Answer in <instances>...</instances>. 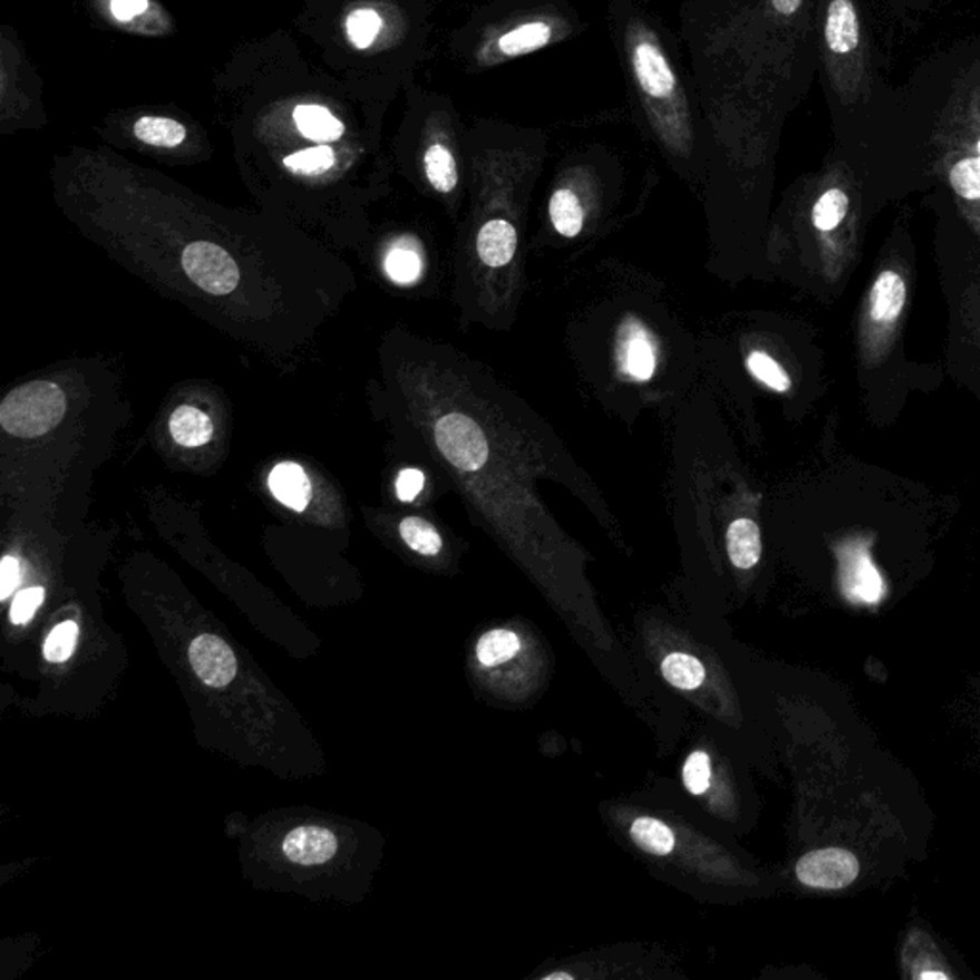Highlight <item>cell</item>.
<instances>
[{"instance_id": "1", "label": "cell", "mask_w": 980, "mask_h": 980, "mask_svg": "<svg viewBox=\"0 0 980 980\" xmlns=\"http://www.w3.org/2000/svg\"><path fill=\"white\" fill-rule=\"evenodd\" d=\"M819 0H678V37L705 111L784 125L816 66Z\"/></svg>"}, {"instance_id": "2", "label": "cell", "mask_w": 980, "mask_h": 980, "mask_svg": "<svg viewBox=\"0 0 980 980\" xmlns=\"http://www.w3.org/2000/svg\"><path fill=\"white\" fill-rule=\"evenodd\" d=\"M608 26L638 129L678 167L701 169L704 106L677 35L643 0H608Z\"/></svg>"}, {"instance_id": "3", "label": "cell", "mask_w": 980, "mask_h": 980, "mask_svg": "<svg viewBox=\"0 0 980 980\" xmlns=\"http://www.w3.org/2000/svg\"><path fill=\"white\" fill-rule=\"evenodd\" d=\"M584 28L575 0H487L454 29L448 48L466 74H488L567 45Z\"/></svg>"}, {"instance_id": "4", "label": "cell", "mask_w": 980, "mask_h": 980, "mask_svg": "<svg viewBox=\"0 0 980 980\" xmlns=\"http://www.w3.org/2000/svg\"><path fill=\"white\" fill-rule=\"evenodd\" d=\"M402 130L418 149L426 183L440 196L458 192L462 165L467 162V127L454 101L439 93L414 90Z\"/></svg>"}, {"instance_id": "5", "label": "cell", "mask_w": 980, "mask_h": 980, "mask_svg": "<svg viewBox=\"0 0 980 980\" xmlns=\"http://www.w3.org/2000/svg\"><path fill=\"white\" fill-rule=\"evenodd\" d=\"M66 395L52 381H31L16 387L0 402V426L20 439H35L60 426L66 416Z\"/></svg>"}, {"instance_id": "6", "label": "cell", "mask_w": 980, "mask_h": 980, "mask_svg": "<svg viewBox=\"0 0 980 980\" xmlns=\"http://www.w3.org/2000/svg\"><path fill=\"white\" fill-rule=\"evenodd\" d=\"M435 440L454 467L475 472L488 460V443L485 433L466 414L443 416L435 426Z\"/></svg>"}, {"instance_id": "7", "label": "cell", "mask_w": 980, "mask_h": 980, "mask_svg": "<svg viewBox=\"0 0 980 980\" xmlns=\"http://www.w3.org/2000/svg\"><path fill=\"white\" fill-rule=\"evenodd\" d=\"M184 272L211 295H229L240 284V269L229 251L211 242H194L183 253Z\"/></svg>"}, {"instance_id": "8", "label": "cell", "mask_w": 980, "mask_h": 980, "mask_svg": "<svg viewBox=\"0 0 980 980\" xmlns=\"http://www.w3.org/2000/svg\"><path fill=\"white\" fill-rule=\"evenodd\" d=\"M797 880L819 891H838L852 885L860 873V862L846 848H819L805 854L795 865Z\"/></svg>"}, {"instance_id": "9", "label": "cell", "mask_w": 980, "mask_h": 980, "mask_svg": "<svg viewBox=\"0 0 980 980\" xmlns=\"http://www.w3.org/2000/svg\"><path fill=\"white\" fill-rule=\"evenodd\" d=\"M841 590L852 603L873 605L883 600L885 584L864 549L841 552Z\"/></svg>"}, {"instance_id": "10", "label": "cell", "mask_w": 980, "mask_h": 980, "mask_svg": "<svg viewBox=\"0 0 980 980\" xmlns=\"http://www.w3.org/2000/svg\"><path fill=\"white\" fill-rule=\"evenodd\" d=\"M190 663L203 683L211 688H224L236 677V657L221 638L203 634L196 638L188 651Z\"/></svg>"}, {"instance_id": "11", "label": "cell", "mask_w": 980, "mask_h": 980, "mask_svg": "<svg viewBox=\"0 0 980 980\" xmlns=\"http://www.w3.org/2000/svg\"><path fill=\"white\" fill-rule=\"evenodd\" d=\"M858 12L852 0H827L822 14V47L827 58H843L858 47Z\"/></svg>"}, {"instance_id": "12", "label": "cell", "mask_w": 980, "mask_h": 980, "mask_svg": "<svg viewBox=\"0 0 980 980\" xmlns=\"http://www.w3.org/2000/svg\"><path fill=\"white\" fill-rule=\"evenodd\" d=\"M299 135L314 144L338 143L346 135V123L320 101H298L291 111Z\"/></svg>"}, {"instance_id": "13", "label": "cell", "mask_w": 980, "mask_h": 980, "mask_svg": "<svg viewBox=\"0 0 980 980\" xmlns=\"http://www.w3.org/2000/svg\"><path fill=\"white\" fill-rule=\"evenodd\" d=\"M338 852V837L326 827L304 825L285 837V858L301 865L324 864Z\"/></svg>"}, {"instance_id": "14", "label": "cell", "mask_w": 980, "mask_h": 980, "mask_svg": "<svg viewBox=\"0 0 980 980\" xmlns=\"http://www.w3.org/2000/svg\"><path fill=\"white\" fill-rule=\"evenodd\" d=\"M567 183L560 184L552 192L549 202L550 223L562 236L575 237L581 234L586 219V205L581 188L576 186L573 167L567 173Z\"/></svg>"}, {"instance_id": "15", "label": "cell", "mask_w": 980, "mask_h": 980, "mask_svg": "<svg viewBox=\"0 0 980 980\" xmlns=\"http://www.w3.org/2000/svg\"><path fill=\"white\" fill-rule=\"evenodd\" d=\"M622 372L629 373L635 381H648L656 372V349L643 326L629 322L622 330L619 347Z\"/></svg>"}, {"instance_id": "16", "label": "cell", "mask_w": 980, "mask_h": 980, "mask_svg": "<svg viewBox=\"0 0 980 980\" xmlns=\"http://www.w3.org/2000/svg\"><path fill=\"white\" fill-rule=\"evenodd\" d=\"M515 250H517V231L507 219L494 216L481 226L477 253L487 266L493 269L504 266L514 259Z\"/></svg>"}, {"instance_id": "17", "label": "cell", "mask_w": 980, "mask_h": 980, "mask_svg": "<svg viewBox=\"0 0 980 980\" xmlns=\"http://www.w3.org/2000/svg\"><path fill=\"white\" fill-rule=\"evenodd\" d=\"M523 653V640L514 630L493 629L481 635L475 646V657L481 669L498 670L514 664Z\"/></svg>"}, {"instance_id": "18", "label": "cell", "mask_w": 980, "mask_h": 980, "mask_svg": "<svg viewBox=\"0 0 980 980\" xmlns=\"http://www.w3.org/2000/svg\"><path fill=\"white\" fill-rule=\"evenodd\" d=\"M269 487L278 501L295 512H303L311 501V481L304 474L303 467L291 462H282L272 469Z\"/></svg>"}, {"instance_id": "19", "label": "cell", "mask_w": 980, "mask_h": 980, "mask_svg": "<svg viewBox=\"0 0 980 980\" xmlns=\"http://www.w3.org/2000/svg\"><path fill=\"white\" fill-rule=\"evenodd\" d=\"M726 546L734 567L741 571L755 567L763 555V541L757 523L747 517L731 521L726 531Z\"/></svg>"}, {"instance_id": "20", "label": "cell", "mask_w": 980, "mask_h": 980, "mask_svg": "<svg viewBox=\"0 0 980 980\" xmlns=\"http://www.w3.org/2000/svg\"><path fill=\"white\" fill-rule=\"evenodd\" d=\"M872 317L877 322H893L906 303V282L899 272H881L872 288Z\"/></svg>"}, {"instance_id": "21", "label": "cell", "mask_w": 980, "mask_h": 980, "mask_svg": "<svg viewBox=\"0 0 980 980\" xmlns=\"http://www.w3.org/2000/svg\"><path fill=\"white\" fill-rule=\"evenodd\" d=\"M169 427L173 439L183 447H202L213 437V421L196 406H178L171 416Z\"/></svg>"}, {"instance_id": "22", "label": "cell", "mask_w": 980, "mask_h": 980, "mask_svg": "<svg viewBox=\"0 0 980 980\" xmlns=\"http://www.w3.org/2000/svg\"><path fill=\"white\" fill-rule=\"evenodd\" d=\"M630 837L638 848L659 858L669 856L677 848V835L670 829V825L651 816L635 818L630 824Z\"/></svg>"}, {"instance_id": "23", "label": "cell", "mask_w": 980, "mask_h": 980, "mask_svg": "<svg viewBox=\"0 0 980 980\" xmlns=\"http://www.w3.org/2000/svg\"><path fill=\"white\" fill-rule=\"evenodd\" d=\"M661 675L677 690L691 691L704 686L707 669L701 659L682 651H672L661 661Z\"/></svg>"}, {"instance_id": "24", "label": "cell", "mask_w": 980, "mask_h": 980, "mask_svg": "<svg viewBox=\"0 0 980 980\" xmlns=\"http://www.w3.org/2000/svg\"><path fill=\"white\" fill-rule=\"evenodd\" d=\"M133 130L140 143L156 148H176L188 136L183 123L159 116H144L136 119Z\"/></svg>"}, {"instance_id": "25", "label": "cell", "mask_w": 980, "mask_h": 980, "mask_svg": "<svg viewBox=\"0 0 980 980\" xmlns=\"http://www.w3.org/2000/svg\"><path fill=\"white\" fill-rule=\"evenodd\" d=\"M338 162L336 149L330 144H317L312 148L298 149L284 157L285 169L301 176L324 175Z\"/></svg>"}, {"instance_id": "26", "label": "cell", "mask_w": 980, "mask_h": 980, "mask_svg": "<svg viewBox=\"0 0 980 980\" xmlns=\"http://www.w3.org/2000/svg\"><path fill=\"white\" fill-rule=\"evenodd\" d=\"M848 211V196L841 188L825 190L812 207V223L822 232H829L843 223Z\"/></svg>"}, {"instance_id": "27", "label": "cell", "mask_w": 980, "mask_h": 980, "mask_svg": "<svg viewBox=\"0 0 980 980\" xmlns=\"http://www.w3.org/2000/svg\"><path fill=\"white\" fill-rule=\"evenodd\" d=\"M400 536L408 549L421 555H437L443 549V538L431 523L421 517H406L400 523Z\"/></svg>"}, {"instance_id": "28", "label": "cell", "mask_w": 980, "mask_h": 980, "mask_svg": "<svg viewBox=\"0 0 980 980\" xmlns=\"http://www.w3.org/2000/svg\"><path fill=\"white\" fill-rule=\"evenodd\" d=\"M747 368L760 384L770 387L774 391L785 392L792 389V379L785 373L784 368L766 352L753 351L747 357Z\"/></svg>"}, {"instance_id": "29", "label": "cell", "mask_w": 980, "mask_h": 980, "mask_svg": "<svg viewBox=\"0 0 980 980\" xmlns=\"http://www.w3.org/2000/svg\"><path fill=\"white\" fill-rule=\"evenodd\" d=\"M950 184L953 192L963 200H980V157H963L950 169Z\"/></svg>"}, {"instance_id": "30", "label": "cell", "mask_w": 980, "mask_h": 980, "mask_svg": "<svg viewBox=\"0 0 980 980\" xmlns=\"http://www.w3.org/2000/svg\"><path fill=\"white\" fill-rule=\"evenodd\" d=\"M710 757L705 750H693L690 757L686 758L682 768L683 787L688 793L701 797L709 792L710 787Z\"/></svg>"}, {"instance_id": "31", "label": "cell", "mask_w": 980, "mask_h": 980, "mask_svg": "<svg viewBox=\"0 0 980 980\" xmlns=\"http://www.w3.org/2000/svg\"><path fill=\"white\" fill-rule=\"evenodd\" d=\"M79 635V627L74 621L58 624L45 642V657L50 663H64L74 653L75 643Z\"/></svg>"}, {"instance_id": "32", "label": "cell", "mask_w": 980, "mask_h": 980, "mask_svg": "<svg viewBox=\"0 0 980 980\" xmlns=\"http://www.w3.org/2000/svg\"><path fill=\"white\" fill-rule=\"evenodd\" d=\"M386 271L399 284H410L419 276L421 263L418 253L406 248L392 250L386 259Z\"/></svg>"}, {"instance_id": "33", "label": "cell", "mask_w": 980, "mask_h": 980, "mask_svg": "<svg viewBox=\"0 0 980 980\" xmlns=\"http://www.w3.org/2000/svg\"><path fill=\"white\" fill-rule=\"evenodd\" d=\"M42 600H45V590L41 586L21 590L20 594L16 595L12 608H10V621L14 622V624H26V622L31 621V617L35 615V611L39 609Z\"/></svg>"}, {"instance_id": "34", "label": "cell", "mask_w": 980, "mask_h": 980, "mask_svg": "<svg viewBox=\"0 0 980 980\" xmlns=\"http://www.w3.org/2000/svg\"><path fill=\"white\" fill-rule=\"evenodd\" d=\"M424 483H426V477L419 469H414V467L402 469L397 477V494H399L400 501L413 502L421 493Z\"/></svg>"}, {"instance_id": "35", "label": "cell", "mask_w": 980, "mask_h": 980, "mask_svg": "<svg viewBox=\"0 0 980 980\" xmlns=\"http://www.w3.org/2000/svg\"><path fill=\"white\" fill-rule=\"evenodd\" d=\"M20 562L12 555H7L0 562V600H8L10 595L14 594V590L20 584Z\"/></svg>"}, {"instance_id": "36", "label": "cell", "mask_w": 980, "mask_h": 980, "mask_svg": "<svg viewBox=\"0 0 980 980\" xmlns=\"http://www.w3.org/2000/svg\"><path fill=\"white\" fill-rule=\"evenodd\" d=\"M148 0H111L109 10L116 20L130 21L136 16H143L148 10Z\"/></svg>"}, {"instance_id": "37", "label": "cell", "mask_w": 980, "mask_h": 980, "mask_svg": "<svg viewBox=\"0 0 980 980\" xmlns=\"http://www.w3.org/2000/svg\"><path fill=\"white\" fill-rule=\"evenodd\" d=\"M920 979H948V974L939 973V971H929V973H921Z\"/></svg>"}, {"instance_id": "38", "label": "cell", "mask_w": 980, "mask_h": 980, "mask_svg": "<svg viewBox=\"0 0 980 980\" xmlns=\"http://www.w3.org/2000/svg\"><path fill=\"white\" fill-rule=\"evenodd\" d=\"M546 979H573L571 974L567 973H552L546 977Z\"/></svg>"}, {"instance_id": "39", "label": "cell", "mask_w": 980, "mask_h": 980, "mask_svg": "<svg viewBox=\"0 0 980 980\" xmlns=\"http://www.w3.org/2000/svg\"><path fill=\"white\" fill-rule=\"evenodd\" d=\"M977 152H979V157H980V138H979V143H977Z\"/></svg>"}]
</instances>
